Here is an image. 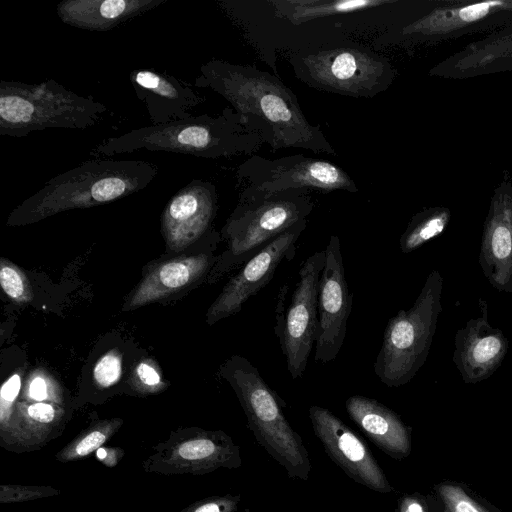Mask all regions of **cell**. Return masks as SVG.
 <instances>
[{
  "instance_id": "obj_32",
  "label": "cell",
  "mask_w": 512,
  "mask_h": 512,
  "mask_svg": "<svg viewBox=\"0 0 512 512\" xmlns=\"http://www.w3.org/2000/svg\"><path fill=\"white\" fill-rule=\"evenodd\" d=\"M399 512H428L425 502L416 496L403 497L399 502Z\"/></svg>"
},
{
  "instance_id": "obj_20",
  "label": "cell",
  "mask_w": 512,
  "mask_h": 512,
  "mask_svg": "<svg viewBox=\"0 0 512 512\" xmlns=\"http://www.w3.org/2000/svg\"><path fill=\"white\" fill-rule=\"evenodd\" d=\"M345 407L350 418L385 453L395 458L410 453V431L390 408L361 395L348 397Z\"/></svg>"
},
{
  "instance_id": "obj_7",
  "label": "cell",
  "mask_w": 512,
  "mask_h": 512,
  "mask_svg": "<svg viewBox=\"0 0 512 512\" xmlns=\"http://www.w3.org/2000/svg\"><path fill=\"white\" fill-rule=\"evenodd\" d=\"M313 208L306 190L239 197L221 231L227 249L217 260L216 274L245 264L277 236L307 219Z\"/></svg>"
},
{
  "instance_id": "obj_19",
  "label": "cell",
  "mask_w": 512,
  "mask_h": 512,
  "mask_svg": "<svg viewBox=\"0 0 512 512\" xmlns=\"http://www.w3.org/2000/svg\"><path fill=\"white\" fill-rule=\"evenodd\" d=\"M507 351L504 335L482 319L472 320L457 337L455 362L466 382L481 381L500 364Z\"/></svg>"
},
{
  "instance_id": "obj_18",
  "label": "cell",
  "mask_w": 512,
  "mask_h": 512,
  "mask_svg": "<svg viewBox=\"0 0 512 512\" xmlns=\"http://www.w3.org/2000/svg\"><path fill=\"white\" fill-rule=\"evenodd\" d=\"M168 0H64L57 4L59 19L74 28L105 32L112 30Z\"/></svg>"
},
{
  "instance_id": "obj_2",
  "label": "cell",
  "mask_w": 512,
  "mask_h": 512,
  "mask_svg": "<svg viewBox=\"0 0 512 512\" xmlns=\"http://www.w3.org/2000/svg\"><path fill=\"white\" fill-rule=\"evenodd\" d=\"M158 166L144 160L95 158L49 179L12 210L8 226L33 224L55 214L90 208L146 188Z\"/></svg>"
},
{
  "instance_id": "obj_1",
  "label": "cell",
  "mask_w": 512,
  "mask_h": 512,
  "mask_svg": "<svg viewBox=\"0 0 512 512\" xmlns=\"http://www.w3.org/2000/svg\"><path fill=\"white\" fill-rule=\"evenodd\" d=\"M199 72L194 86L223 97L239 123L258 134L272 151L300 148L335 154L320 126L308 121L296 94L278 76L254 65L219 59L204 63Z\"/></svg>"
},
{
  "instance_id": "obj_24",
  "label": "cell",
  "mask_w": 512,
  "mask_h": 512,
  "mask_svg": "<svg viewBox=\"0 0 512 512\" xmlns=\"http://www.w3.org/2000/svg\"><path fill=\"white\" fill-rule=\"evenodd\" d=\"M0 284L7 297L18 305L32 301L33 290L26 274L9 259L0 260Z\"/></svg>"
},
{
  "instance_id": "obj_26",
  "label": "cell",
  "mask_w": 512,
  "mask_h": 512,
  "mask_svg": "<svg viewBox=\"0 0 512 512\" xmlns=\"http://www.w3.org/2000/svg\"><path fill=\"white\" fill-rule=\"evenodd\" d=\"M122 376V354L112 349L102 355L93 368V381L100 388L115 385Z\"/></svg>"
},
{
  "instance_id": "obj_31",
  "label": "cell",
  "mask_w": 512,
  "mask_h": 512,
  "mask_svg": "<svg viewBox=\"0 0 512 512\" xmlns=\"http://www.w3.org/2000/svg\"><path fill=\"white\" fill-rule=\"evenodd\" d=\"M106 436L101 431H93L85 436L76 446V452L80 456H85L99 448L105 441Z\"/></svg>"
},
{
  "instance_id": "obj_9",
  "label": "cell",
  "mask_w": 512,
  "mask_h": 512,
  "mask_svg": "<svg viewBox=\"0 0 512 512\" xmlns=\"http://www.w3.org/2000/svg\"><path fill=\"white\" fill-rule=\"evenodd\" d=\"M236 179L239 197L272 195L290 190L322 193L359 191L355 181L341 167L303 154L277 159L254 154L238 166Z\"/></svg>"
},
{
  "instance_id": "obj_13",
  "label": "cell",
  "mask_w": 512,
  "mask_h": 512,
  "mask_svg": "<svg viewBox=\"0 0 512 512\" xmlns=\"http://www.w3.org/2000/svg\"><path fill=\"white\" fill-rule=\"evenodd\" d=\"M309 417L329 457L354 481L380 493L392 491L383 470L363 441L326 408L313 405Z\"/></svg>"
},
{
  "instance_id": "obj_17",
  "label": "cell",
  "mask_w": 512,
  "mask_h": 512,
  "mask_svg": "<svg viewBox=\"0 0 512 512\" xmlns=\"http://www.w3.org/2000/svg\"><path fill=\"white\" fill-rule=\"evenodd\" d=\"M215 260L211 253L204 252L159 263L132 291L123 310H134L183 290L202 278Z\"/></svg>"
},
{
  "instance_id": "obj_23",
  "label": "cell",
  "mask_w": 512,
  "mask_h": 512,
  "mask_svg": "<svg viewBox=\"0 0 512 512\" xmlns=\"http://www.w3.org/2000/svg\"><path fill=\"white\" fill-rule=\"evenodd\" d=\"M450 213L443 208L429 209L416 214L400 238V249L410 253L443 232Z\"/></svg>"
},
{
  "instance_id": "obj_33",
  "label": "cell",
  "mask_w": 512,
  "mask_h": 512,
  "mask_svg": "<svg viewBox=\"0 0 512 512\" xmlns=\"http://www.w3.org/2000/svg\"><path fill=\"white\" fill-rule=\"evenodd\" d=\"M97 456L99 459H104L106 457V451L103 448H98Z\"/></svg>"
},
{
  "instance_id": "obj_28",
  "label": "cell",
  "mask_w": 512,
  "mask_h": 512,
  "mask_svg": "<svg viewBox=\"0 0 512 512\" xmlns=\"http://www.w3.org/2000/svg\"><path fill=\"white\" fill-rule=\"evenodd\" d=\"M437 490L448 512H488L459 486L441 484Z\"/></svg>"
},
{
  "instance_id": "obj_22",
  "label": "cell",
  "mask_w": 512,
  "mask_h": 512,
  "mask_svg": "<svg viewBox=\"0 0 512 512\" xmlns=\"http://www.w3.org/2000/svg\"><path fill=\"white\" fill-rule=\"evenodd\" d=\"M504 4L501 1H489L456 8H438L403 27L400 34L416 38L450 33L483 19Z\"/></svg>"
},
{
  "instance_id": "obj_14",
  "label": "cell",
  "mask_w": 512,
  "mask_h": 512,
  "mask_svg": "<svg viewBox=\"0 0 512 512\" xmlns=\"http://www.w3.org/2000/svg\"><path fill=\"white\" fill-rule=\"evenodd\" d=\"M215 184L193 179L178 190L161 214V231L167 248L180 251L207 235L216 216Z\"/></svg>"
},
{
  "instance_id": "obj_4",
  "label": "cell",
  "mask_w": 512,
  "mask_h": 512,
  "mask_svg": "<svg viewBox=\"0 0 512 512\" xmlns=\"http://www.w3.org/2000/svg\"><path fill=\"white\" fill-rule=\"evenodd\" d=\"M296 78L307 86L354 98H373L395 78L390 61L349 39L299 48L289 56Z\"/></svg>"
},
{
  "instance_id": "obj_16",
  "label": "cell",
  "mask_w": 512,
  "mask_h": 512,
  "mask_svg": "<svg viewBox=\"0 0 512 512\" xmlns=\"http://www.w3.org/2000/svg\"><path fill=\"white\" fill-rule=\"evenodd\" d=\"M480 262L501 290H512V190L502 184L494 193L484 226Z\"/></svg>"
},
{
  "instance_id": "obj_27",
  "label": "cell",
  "mask_w": 512,
  "mask_h": 512,
  "mask_svg": "<svg viewBox=\"0 0 512 512\" xmlns=\"http://www.w3.org/2000/svg\"><path fill=\"white\" fill-rule=\"evenodd\" d=\"M58 382L43 368L32 371L26 379L23 395L30 400L43 402L58 396Z\"/></svg>"
},
{
  "instance_id": "obj_12",
  "label": "cell",
  "mask_w": 512,
  "mask_h": 512,
  "mask_svg": "<svg viewBox=\"0 0 512 512\" xmlns=\"http://www.w3.org/2000/svg\"><path fill=\"white\" fill-rule=\"evenodd\" d=\"M308 225L304 219L269 242L226 283L207 311L209 325L239 312L273 277L283 260H291Z\"/></svg>"
},
{
  "instance_id": "obj_34",
  "label": "cell",
  "mask_w": 512,
  "mask_h": 512,
  "mask_svg": "<svg viewBox=\"0 0 512 512\" xmlns=\"http://www.w3.org/2000/svg\"><path fill=\"white\" fill-rule=\"evenodd\" d=\"M444 512H448V511H444Z\"/></svg>"
},
{
  "instance_id": "obj_5",
  "label": "cell",
  "mask_w": 512,
  "mask_h": 512,
  "mask_svg": "<svg viewBox=\"0 0 512 512\" xmlns=\"http://www.w3.org/2000/svg\"><path fill=\"white\" fill-rule=\"evenodd\" d=\"M107 112L105 104L54 79L37 84L0 82L1 136L20 138L50 128L84 130L99 123Z\"/></svg>"
},
{
  "instance_id": "obj_10",
  "label": "cell",
  "mask_w": 512,
  "mask_h": 512,
  "mask_svg": "<svg viewBox=\"0 0 512 512\" xmlns=\"http://www.w3.org/2000/svg\"><path fill=\"white\" fill-rule=\"evenodd\" d=\"M325 264V250L310 255L302 264L291 301L277 313L275 333L293 380L302 378L316 341L318 291Z\"/></svg>"
},
{
  "instance_id": "obj_21",
  "label": "cell",
  "mask_w": 512,
  "mask_h": 512,
  "mask_svg": "<svg viewBox=\"0 0 512 512\" xmlns=\"http://www.w3.org/2000/svg\"><path fill=\"white\" fill-rule=\"evenodd\" d=\"M269 12L277 21L300 26L324 19L344 18L378 10L396 0H267Z\"/></svg>"
},
{
  "instance_id": "obj_15",
  "label": "cell",
  "mask_w": 512,
  "mask_h": 512,
  "mask_svg": "<svg viewBox=\"0 0 512 512\" xmlns=\"http://www.w3.org/2000/svg\"><path fill=\"white\" fill-rule=\"evenodd\" d=\"M129 81L152 125L189 118V111L206 101L188 83L154 68L132 70Z\"/></svg>"
},
{
  "instance_id": "obj_29",
  "label": "cell",
  "mask_w": 512,
  "mask_h": 512,
  "mask_svg": "<svg viewBox=\"0 0 512 512\" xmlns=\"http://www.w3.org/2000/svg\"><path fill=\"white\" fill-rule=\"evenodd\" d=\"M23 371L19 369L7 378L0 390V416L4 422L10 415L12 405L17 399L22 386Z\"/></svg>"
},
{
  "instance_id": "obj_25",
  "label": "cell",
  "mask_w": 512,
  "mask_h": 512,
  "mask_svg": "<svg viewBox=\"0 0 512 512\" xmlns=\"http://www.w3.org/2000/svg\"><path fill=\"white\" fill-rule=\"evenodd\" d=\"M129 380L132 387L142 393H155L167 386L158 364L150 358L134 364Z\"/></svg>"
},
{
  "instance_id": "obj_30",
  "label": "cell",
  "mask_w": 512,
  "mask_h": 512,
  "mask_svg": "<svg viewBox=\"0 0 512 512\" xmlns=\"http://www.w3.org/2000/svg\"><path fill=\"white\" fill-rule=\"evenodd\" d=\"M27 415L39 423H50L56 416V409L50 403L36 402L26 408Z\"/></svg>"
},
{
  "instance_id": "obj_11",
  "label": "cell",
  "mask_w": 512,
  "mask_h": 512,
  "mask_svg": "<svg viewBox=\"0 0 512 512\" xmlns=\"http://www.w3.org/2000/svg\"><path fill=\"white\" fill-rule=\"evenodd\" d=\"M352 296L345 278L340 238L332 235L325 248L319 282L315 362L324 365L338 356L346 336Z\"/></svg>"
},
{
  "instance_id": "obj_6",
  "label": "cell",
  "mask_w": 512,
  "mask_h": 512,
  "mask_svg": "<svg viewBox=\"0 0 512 512\" xmlns=\"http://www.w3.org/2000/svg\"><path fill=\"white\" fill-rule=\"evenodd\" d=\"M221 375L235 391L258 443L290 478L307 480L311 471L308 452L287 421L278 395L258 369L243 356L234 355L223 365Z\"/></svg>"
},
{
  "instance_id": "obj_8",
  "label": "cell",
  "mask_w": 512,
  "mask_h": 512,
  "mask_svg": "<svg viewBox=\"0 0 512 512\" xmlns=\"http://www.w3.org/2000/svg\"><path fill=\"white\" fill-rule=\"evenodd\" d=\"M442 277L433 271L409 310L389 319L374 363V372L388 387L412 380L424 364L441 311Z\"/></svg>"
},
{
  "instance_id": "obj_3",
  "label": "cell",
  "mask_w": 512,
  "mask_h": 512,
  "mask_svg": "<svg viewBox=\"0 0 512 512\" xmlns=\"http://www.w3.org/2000/svg\"><path fill=\"white\" fill-rule=\"evenodd\" d=\"M263 144L260 136L242 126L236 112L226 107L217 116H190L109 137L95 146L89 155L105 158L147 150L218 159L243 154L252 156Z\"/></svg>"
}]
</instances>
